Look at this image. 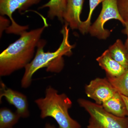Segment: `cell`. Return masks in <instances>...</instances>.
<instances>
[{
	"label": "cell",
	"instance_id": "obj_1",
	"mask_svg": "<svg viewBox=\"0 0 128 128\" xmlns=\"http://www.w3.org/2000/svg\"><path fill=\"white\" fill-rule=\"evenodd\" d=\"M44 22L42 27L29 32L24 31L16 41L11 44L0 54V76H6L25 68L34 57L35 48L47 26Z\"/></svg>",
	"mask_w": 128,
	"mask_h": 128
},
{
	"label": "cell",
	"instance_id": "obj_2",
	"mask_svg": "<svg viewBox=\"0 0 128 128\" xmlns=\"http://www.w3.org/2000/svg\"><path fill=\"white\" fill-rule=\"evenodd\" d=\"M68 26L65 22L60 32L63 35L62 43L54 52H44V48L47 42L44 39L40 40L35 56L25 67V72L21 80V86L22 88L26 89L31 86L34 74L39 69L46 67L47 71L55 73H59L62 70L64 66L63 56L72 55V49L75 46L69 42Z\"/></svg>",
	"mask_w": 128,
	"mask_h": 128
},
{
	"label": "cell",
	"instance_id": "obj_3",
	"mask_svg": "<svg viewBox=\"0 0 128 128\" xmlns=\"http://www.w3.org/2000/svg\"><path fill=\"white\" fill-rule=\"evenodd\" d=\"M34 102L40 110V117H51L58 125V128H81L80 124L70 116L68 110L72 102L64 93L59 94L57 90L50 86L45 90V96L36 99Z\"/></svg>",
	"mask_w": 128,
	"mask_h": 128
},
{
	"label": "cell",
	"instance_id": "obj_4",
	"mask_svg": "<svg viewBox=\"0 0 128 128\" xmlns=\"http://www.w3.org/2000/svg\"><path fill=\"white\" fill-rule=\"evenodd\" d=\"M78 104L90 115L89 124L95 128H128V117H119L108 112L102 105L84 98H79Z\"/></svg>",
	"mask_w": 128,
	"mask_h": 128
},
{
	"label": "cell",
	"instance_id": "obj_5",
	"mask_svg": "<svg viewBox=\"0 0 128 128\" xmlns=\"http://www.w3.org/2000/svg\"><path fill=\"white\" fill-rule=\"evenodd\" d=\"M118 0H105L102 2V7L100 14L94 23L91 25L89 32L92 36L100 40H106L111 32L105 29L104 25L112 19L118 20L124 26L125 22L118 10Z\"/></svg>",
	"mask_w": 128,
	"mask_h": 128
},
{
	"label": "cell",
	"instance_id": "obj_6",
	"mask_svg": "<svg viewBox=\"0 0 128 128\" xmlns=\"http://www.w3.org/2000/svg\"><path fill=\"white\" fill-rule=\"evenodd\" d=\"M41 0H0V14L7 16L12 22L11 26L6 29L8 33L20 34L28 28V26H22L15 22L12 15L18 10L19 12L26 11L29 8L37 4Z\"/></svg>",
	"mask_w": 128,
	"mask_h": 128
},
{
	"label": "cell",
	"instance_id": "obj_7",
	"mask_svg": "<svg viewBox=\"0 0 128 128\" xmlns=\"http://www.w3.org/2000/svg\"><path fill=\"white\" fill-rule=\"evenodd\" d=\"M85 91L88 97L99 105H102L117 92L107 78H99L91 81L85 86Z\"/></svg>",
	"mask_w": 128,
	"mask_h": 128
},
{
	"label": "cell",
	"instance_id": "obj_8",
	"mask_svg": "<svg viewBox=\"0 0 128 128\" xmlns=\"http://www.w3.org/2000/svg\"><path fill=\"white\" fill-rule=\"evenodd\" d=\"M0 100L5 98L10 104L16 108V112L21 118H26L30 116L27 98L20 92L8 88L2 81L0 82Z\"/></svg>",
	"mask_w": 128,
	"mask_h": 128
},
{
	"label": "cell",
	"instance_id": "obj_9",
	"mask_svg": "<svg viewBox=\"0 0 128 128\" xmlns=\"http://www.w3.org/2000/svg\"><path fill=\"white\" fill-rule=\"evenodd\" d=\"M84 2V0H68L63 18L72 30L78 29L82 22L80 15Z\"/></svg>",
	"mask_w": 128,
	"mask_h": 128
},
{
	"label": "cell",
	"instance_id": "obj_10",
	"mask_svg": "<svg viewBox=\"0 0 128 128\" xmlns=\"http://www.w3.org/2000/svg\"><path fill=\"white\" fill-rule=\"evenodd\" d=\"M99 66L106 72L107 76L117 77L123 74L127 70L112 58L108 50L96 59Z\"/></svg>",
	"mask_w": 128,
	"mask_h": 128
},
{
	"label": "cell",
	"instance_id": "obj_11",
	"mask_svg": "<svg viewBox=\"0 0 128 128\" xmlns=\"http://www.w3.org/2000/svg\"><path fill=\"white\" fill-rule=\"evenodd\" d=\"M102 105L107 112L117 116H128V110L126 104L122 95L118 92Z\"/></svg>",
	"mask_w": 128,
	"mask_h": 128
},
{
	"label": "cell",
	"instance_id": "obj_12",
	"mask_svg": "<svg viewBox=\"0 0 128 128\" xmlns=\"http://www.w3.org/2000/svg\"><path fill=\"white\" fill-rule=\"evenodd\" d=\"M68 0H50L46 4L40 6L38 9L48 8V18L53 20L57 17L58 20L63 22H64L63 16L66 9Z\"/></svg>",
	"mask_w": 128,
	"mask_h": 128
},
{
	"label": "cell",
	"instance_id": "obj_13",
	"mask_svg": "<svg viewBox=\"0 0 128 128\" xmlns=\"http://www.w3.org/2000/svg\"><path fill=\"white\" fill-rule=\"evenodd\" d=\"M108 50L113 59L125 68H128V52L121 40H117Z\"/></svg>",
	"mask_w": 128,
	"mask_h": 128
},
{
	"label": "cell",
	"instance_id": "obj_14",
	"mask_svg": "<svg viewBox=\"0 0 128 128\" xmlns=\"http://www.w3.org/2000/svg\"><path fill=\"white\" fill-rule=\"evenodd\" d=\"M20 117L16 112L9 108H1L0 109V128H13Z\"/></svg>",
	"mask_w": 128,
	"mask_h": 128
},
{
	"label": "cell",
	"instance_id": "obj_15",
	"mask_svg": "<svg viewBox=\"0 0 128 128\" xmlns=\"http://www.w3.org/2000/svg\"><path fill=\"white\" fill-rule=\"evenodd\" d=\"M106 78L117 92L128 97V68L119 76H107Z\"/></svg>",
	"mask_w": 128,
	"mask_h": 128
},
{
	"label": "cell",
	"instance_id": "obj_16",
	"mask_svg": "<svg viewBox=\"0 0 128 128\" xmlns=\"http://www.w3.org/2000/svg\"><path fill=\"white\" fill-rule=\"evenodd\" d=\"M105 0H89V11L87 19L82 22L79 27L78 30L82 34H85L89 32V28L91 26V20L92 15L96 8L100 3Z\"/></svg>",
	"mask_w": 128,
	"mask_h": 128
},
{
	"label": "cell",
	"instance_id": "obj_17",
	"mask_svg": "<svg viewBox=\"0 0 128 128\" xmlns=\"http://www.w3.org/2000/svg\"><path fill=\"white\" fill-rule=\"evenodd\" d=\"M118 6L122 18L125 22H128V0H118Z\"/></svg>",
	"mask_w": 128,
	"mask_h": 128
},
{
	"label": "cell",
	"instance_id": "obj_18",
	"mask_svg": "<svg viewBox=\"0 0 128 128\" xmlns=\"http://www.w3.org/2000/svg\"><path fill=\"white\" fill-rule=\"evenodd\" d=\"M9 22L8 19L4 17L3 16H0V34H2L3 30L6 29L9 27Z\"/></svg>",
	"mask_w": 128,
	"mask_h": 128
},
{
	"label": "cell",
	"instance_id": "obj_19",
	"mask_svg": "<svg viewBox=\"0 0 128 128\" xmlns=\"http://www.w3.org/2000/svg\"><path fill=\"white\" fill-rule=\"evenodd\" d=\"M124 26H125V28L123 30L122 32L127 36V39L124 45L128 52V22H125Z\"/></svg>",
	"mask_w": 128,
	"mask_h": 128
},
{
	"label": "cell",
	"instance_id": "obj_20",
	"mask_svg": "<svg viewBox=\"0 0 128 128\" xmlns=\"http://www.w3.org/2000/svg\"><path fill=\"white\" fill-rule=\"evenodd\" d=\"M44 128H57L55 126L50 123H46Z\"/></svg>",
	"mask_w": 128,
	"mask_h": 128
},
{
	"label": "cell",
	"instance_id": "obj_21",
	"mask_svg": "<svg viewBox=\"0 0 128 128\" xmlns=\"http://www.w3.org/2000/svg\"><path fill=\"white\" fill-rule=\"evenodd\" d=\"M122 96L123 98L124 102H125V104H126V106H127V107L128 108V97L125 96H122Z\"/></svg>",
	"mask_w": 128,
	"mask_h": 128
},
{
	"label": "cell",
	"instance_id": "obj_22",
	"mask_svg": "<svg viewBox=\"0 0 128 128\" xmlns=\"http://www.w3.org/2000/svg\"><path fill=\"white\" fill-rule=\"evenodd\" d=\"M87 128H95L94 127H93L92 125L91 124H89V125H88L87 126Z\"/></svg>",
	"mask_w": 128,
	"mask_h": 128
},
{
	"label": "cell",
	"instance_id": "obj_23",
	"mask_svg": "<svg viewBox=\"0 0 128 128\" xmlns=\"http://www.w3.org/2000/svg\"></svg>",
	"mask_w": 128,
	"mask_h": 128
}]
</instances>
